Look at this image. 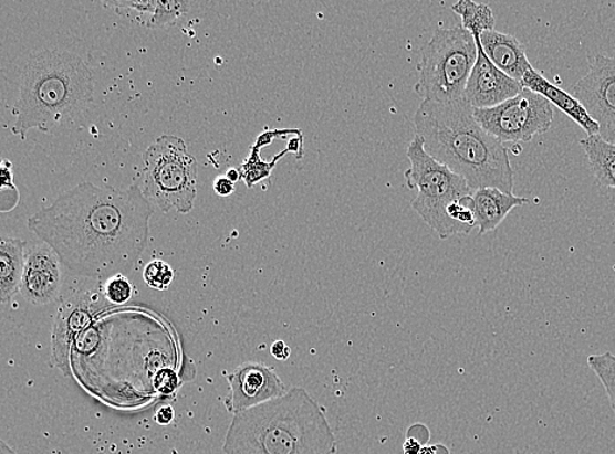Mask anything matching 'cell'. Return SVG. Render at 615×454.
Instances as JSON below:
<instances>
[{
  "instance_id": "1",
  "label": "cell",
  "mask_w": 615,
  "mask_h": 454,
  "mask_svg": "<svg viewBox=\"0 0 615 454\" xmlns=\"http://www.w3.org/2000/svg\"><path fill=\"white\" fill-rule=\"evenodd\" d=\"M154 204L136 183L127 189L84 181L28 219V229L81 278L126 275L143 257Z\"/></svg>"
},
{
  "instance_id": "2",
  "label": "cell",
  "mask_w": 615,
  "mask_h": 454,
  "mask_svg": "<svg viewBox=\"0 0 615 454\" xmlns=\"http://www.w3.org/2000/svg\"><path fill=\"white\" fill-rule=\"evenodd\" d=\"M414 126L426 151L461 176L472 191L494 188L513 194L514 173L507 147L479 125L470 105L463 101L423 102Z\"/></svg>"
},
{
  "instance_id": "3",
  "label": "cell",
  "mask_w": 615,
  "mask_h": 454,
  "mask_svg": "<svg viewBox=\"0 0 615 454\" xmlns=\"http://www.w3.org/2000/svg\"><path fill=\"white\" fill-rule=\"evenodd\" d=\"M225 454H336L323 407L301 387L232 418Z\"/></svg>"
},
{
  "instance_id": "4",
  "label": "cell",
  "mask_w": 615,
  "mask_h": 454,
  "mask_svg": "<svg viewBox=\"0 0 615 454\" xmlns=\"http://www.w3.org/2000/svg\"><path fill=\"white\" fill-rule=\"evenodd\" d=\"M94 95V70L83 55L63 49L33 53L21 67L11 131L23 140L33 129L51 134L82 115Z\"/></svg>"
},
{
  "instance_id": "5",
  "label": "cell",
  "mask_w": 615,
  "mask_h": 454,
  "mask_svg": "<svg viewBox=\"0 0 615 454\" xmlns=\"http://www.w3.org/2000/svg\"><path fill=\"white\" fill-rule=\"evenodd\" d=\"M478 59L473 35L462 25L440 28L421 49L415 92L423 102L449 104L462 101Z\"/></svg>"
},
{
  "instance_id": "6",
  "label": "cell",
  "mask_w": 615,
  "mask_h": 454,
  "mask_svg": "<svg viewBox=\"0 0 615 454\" xmlns=\"http://www.w3.org/2000/svg\"><path fill=\"white\" fill-rule=\"evenodd\" d=\"M407 158L411 167L405 172L406 186L417 190L413 209L441 240L463 235L461 229L449 218L448 211L472 196L469 183L434 159L417 135L409 144Z\"/></svg>"
},
{
  "instance_id": "7",
  "label": "cell",
  "mask_w": 615,
  "mask_h": 454,
  "mask_svg": "<svg viewBox=\"0 0 615 454\" xmlns=\"http://www.w3.org/2000/svg\"><path fill=\"white\" fill-rule=\"evenodd\" d=\"M199 166L186 141L161 135L144 154V194L164 212L189 214L197 197Z\"/></svg>"
},
{
  "instance_id": "8",
  "label": "cell",
  "mask_w": 615,
  "mask_h": 454,
  "mask_svg": "<svg viewBox=\"0 0 615 454\" xmlns=\"http://www.w3.org/2000/svg\"><path fill=\"white\" fill-rule=\"evenodd\" d=\"M483 129L501 144L530 141L535 135L550 130L554 108L546 98L530 89L491 109H473Z\"/></svg>"
},
{
  "instance_id": "9",
  "label": "cell",
  "mask_w": 615,
  "mask_h": 454,
  "mask_svg": "<svg viewBox=\"0 0 615 454\" xmlns=\"http://www.w3.org/2000/svg\"><path fill=\"white\" fill-rule=\"evenodd\" d=\"M105 302L102 282L96 288L72 289L62 296L52 330V365L67 378L72 376V353L76 340L92 328Z\"/></svg>"
},
{
  "instance_id": "10",
  "label": "cell",
  "mask_w": 615,
  "mask_h": 454,
  "mask_svg": "<svg viewBox=\"0 0 615 454\" xmlns=\"http://www.w3.org/2000/svg\"><path fill=\"white\" fill-rule=\"evenodd\" d=\"M574 96L600 126V138L615 145V56L595 55Z\"/></svg>"
},
{
  "instance_id": "11",
  "label": "cell",
  "mask_w": 615,
  "mask_h": 454,
  "mask_svg": "<svg viewBox=\"0 0 615 454\" xmlns=\"http://www.w3.org/2000/svg\"><path fill=\"white\" fill-rule=\"evenodd\" d=\"M229 394L225 407L237 415L284 395L288 390L272 367L250 361L228 376Z\"/></svg>"
},
{
  "instance_id": "12",
  "label": "cell",
  "mask_w": 615,
  "mask_h": 454,
  "mask_svg": "<svg viewBox=\"0 0 615 454\" xmlns=\"http://www.w3.org/2000/svg\"><path fill=\"white\" fill-rule=\"evenodd\" d=\"M478 59L471 71L462 101L472 109H491L521 94L522 84L500 71L486 55L480 39L476 40Z\"/></svg>"
},
{
  "instance_id": "13",
  "label": "cell",
  "mask_w": 615,
  "mask_h": 454,
  "mask_svg": "<svg viewBox=\"0 0 615 454\" xmlns=\"http://www.w3.org/2000/svg\"><path fill=\"white\" fill-rule=\"evenodd\" d=\"M62 264L59 255L45 243L28 244L25 268L20 294L34 305L52 303L61 295Z\"/></svg>"
},
{
  "instance_id": "14",
  "label": "cell",
  "mask_w": 615,
  "mask_h": 454,
  "mask_svg": "<svg viewBox=\"0 0 615 454\" xmlns=\"http://www.w3.org/2000/svg\"><path fill=\"white\" fill-rule=\"evenodd\" d=\"M522 87L535 92L546 98L551 105L560 108L565 116H569L586 133V137H596L600 135V126L595 119L590 116L584 105L577 101L574 95L557 87V85L549 82L540 71L534 68L528 71L524 80L521 81Z\"/></svg>"
},
{
  "instance_id": "15",
  "label": "cell",
  "mask_w": 615,
  "mask_h": 454,
  "mask_svg": "<svg viewBox=\"0 0 615 454\" xmlns=\"http://www.w3.org/2000/svg\"><path fill=\"white\" fill-rule=\"evenodd\" d=\"M480 44L493 65L514 81L521 83L528 71L534 68L528 60L525 46L512 34L484 32L480 35Z\"/></svg>"
},
{
  "instance_id": "16",
  "label": "cell",
  "mask_w": 615,
  "mask_h": 454,
  "mask_svg": "<svg viewBox=\"0 0 615 454\" xmlns=\"http://www.w3.org/2000/svg\"><path fill=\"white\" fill-rule=\"evenodd\" d=\"M529 203L528 198L507 194L494 188L473 191L470 200L473 217H476L479 236L498 230L509 212Z\"/></svg>"
},
{
  "instance_id": "17",
  "label": "cell",
  "mask_w": 615,
  "mask_h": 454,
  "mask_svg": "<svg viewBox=\"0 0 615 454\" xmlns=\"http://www.w3.org/2000/svg\"><path fill=\"white\" fill-rule=\"evenodd\" d=\"M24 240L2 237L0 240V300L11 302L20 293L25 268Z\"/></svg>"
},
{
  "instance_id": "18",
  "label": "cell",
  "mask_w": 615,
  "mask_h": 454,
  "mask_svg": "<svg viewBox=\"0 0 615 454\" xmlns=\"http://www.w3.org/2000/svg\"><path fill=\"white\" fill-rule=\"evenodd\" d=\"M580 146L583 147L600 186L615 189V145L607 144L596 135L580 140Z\"/></svg>"
},
{
  "instance_id": "19",
  "label": "cell",
  "mask_w": 615,
  "mask_h": 454,
  "mask_svg": "<svg viewBox=\"0 0 615 454\" xmlns=\"http://www.w3.org/2000/svg\"><path fill=\"white\" fill-rule=\"evenodd\" d=\"M451 10L461 17L462 28L469 31L476 40L480 39L484 32L494 31V17L489 4L459 0L451 6Z\"/></svg>"
},
{
  "instance_id": "20",
  "label": "cell",
  "mask_w": 615,
  "mask_h": 454,
  "mask_svg": "<svg viewBox=\"0 0 615 454\" xmlns=\"http://www.w3.org/2000/svg\"><path fill=\"white\" fill-rule=\"evenodd\" d=\"M586 363L605 388L607 399H609L615 414V355L609 351L590 355Z\"/></svg>"
},
{
  "instance_id": "21",
  "label": "cell",
  "mask_w": 615,
  "mask_h": 454,
  "mask_svg": "<svg viewBox=\"0 0 615 454\" xmlns=\"http://www.w3.org/2000/svg\"><path fill=\"white\" fill-rule=\"evenodd\" d=\"M197 6L194 2H186V0H157V9L148 23L147 28L157 30V28L169 27L178 23V21L192 11Z\"/></svg>"
},
{
  "instance_id": "22",
  "label": "cell",
  "mask_w": 615,
  "mask_h": 454,
  "mask_svg": "<svg viewBox=\"0 0 615 454\" xmlns=\"http://www.w3.org/2000/svg\"><path fill=\"white\" fill-rule=\"evenodd\" d=\"M104 7H111L119 17L136 21L145 27L150 23L155 9H157V0H133V2H105Z\"/></svg>"
},
{
  "instance_id": "23",
  "label": "cell",
  "mask_w": 615,
  "mask_h": 454,
  "mask_svg": "<svg viewBox=\"0 0 615 454\" xmlns=\"http://www.w3.org/2000/svg\"><path fill=\"white\" fill-rule=\"evenodd\" d=\"M102 289L105 300L115 305L126 304L136 294V288L133 287L129 278L123 274L102 282Z\"/></svg>"
},
{
  "instance_id": "24",
  "label": "cell",
  "mask_w": 615,
  "mask_h": 454,
  "mask_svg": "<svg viewBox=\"0 0 615 454\" xmlns=\"http://www.w3.org/2000/svg\"><path fill=\"white\" fill-rule=\"evenodd\" d=\"M175 272L165 261L155 260L148 262L144 270V281L150 288L166 291L171 287Z\"/></svg>"
},
{
  "instance_id": "25",
  "label": "cell",
  "mask_w": 615,
  "mask_h": 454,
  "mask_svg": "<svg viewBox=\"0 0 615 454\" xmlns=\"http://www.w3.org/2000/svg\"><path fill=\"white\" fill-rule=\"evenodd\" d=\"M215 191L219 197H229L236 191V183L226 179V176L218 177L215 181Z\"/></svg>"
},
{
  "instance_id": "26",
  "label": "cell",
  "mask_w": 615,
  "mask_h": 454,
  "mask_svg": "<svg viewBox=\"0 0 615 454\" xmlns=\"http://www.w3.org/2000/svg\"><path fill=\"white\" fill-rule=\"evenodd\" d=\"M407 436H413L419 440V442H421L424 445H428L430 440V432L427 425L416 423L408 429Z\"/></svg>"
},
{
  "instance_id": "27",
  "label": "cell",
  "mask_w": 615,
  "mask_h": 454,
  "mask_svg": "<svg viewBox=\"0 0 615 454\" xmlns=\"http://www.w3.org/2000/svg\"><path fill=\"white\" fill-rule=\"evenodd\" d=\"M271 353L273 355L274 359L284 361L290 358V353H292V350H290V347L286 345V342H284V340H275V342H273V345L271 346Z\"/></svg>"
},
{
  "instance_id": "28",
  "label": "cell",
  "mask_w": 615,
  "mask_h": 454,
  "mask_svg": "<svg viewBox=\"0 0 615 454\" xmlns=\"http://www.w3.org/2000/svg\"><path fill=\"white\" fill-rule=\"evenodd\" d=\"M175 420V411L171 407H161L155 413V422L160 425L171 424Z\"/></svg>"
},
{
  "instance_id": "29",
  "label": "cell",
  "mask_w": 615,
  "mask_h": 454,
  "mask_svg": "<svg viewBox=\"0 0 615 454\" xmlns=\"http://www.w3.org/2000/svg\"><path fill=\"white\" fill-rule=\"evenodd\" d=\"M424 445L419 440L413 436H406L405 443H403V454H419Z\"/></svg>"
},
{
  "instance_id": "30",
  "label": "cell",
  "mask_w": 615,
  "mask_h": 454,
  "mask_svg": "<svg viewBox=\"0 0 615 454\" xmlns=\"http://www.w3.org/2000/svg\"><path fill=\"white\" fill-rule=\"evenodd\" d=\"M226 179H229L231 182H238L240 180V172L238 169H230L228 173H226Z\"/></svg>"
},
{
  "instance_id": "31",
  "label": "cell",
  "mask_w": 615,
  "mask_h": 454,
  "mask_svg": "<svg viewBox=\"0 0 615 454\" xmlns=\"http://www.w3.org/2000/svg\"><path fill=\"white\" fill-rule=\"evenodd\" d=\"M0 454H18L15 451L11 448V446L7 445L4 440L0 443Z\"/></svg>"
},
{
  "instance_id": "32",
  "label": "cell",
  "mask_w": 615,
  "mask_h": 454,
  "mask_svg": "<svg viewBox=\"0 0 615 454\" xmlns=\"http://www.w3.org/2000/svg\"><path fill=\"white\" fill-rule=\"evenodd\" d=\"M419 454H437V444L423 446Z\"/></svg>"
}]
</instances>
